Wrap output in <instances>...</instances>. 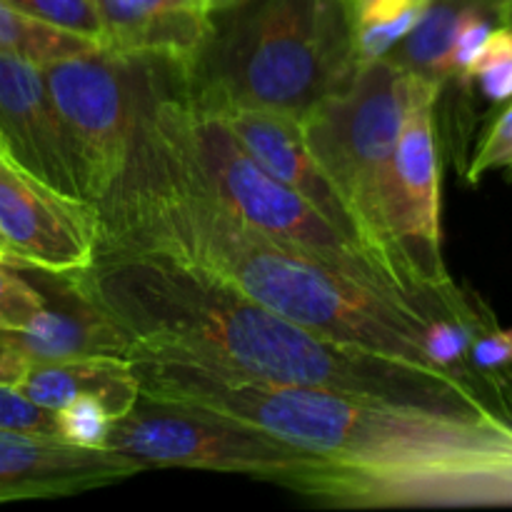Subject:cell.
I'll return each instance as SVG.
<instances>
[{
  "instance_id": "obj_20",
  "label": "cell",
  "mask_w": 512,
  "mask_h": 512,
  "mask_svg": "<svg viewBox=\"0 0 512 512\" xmlns=\"http://www.w3.org/2000/svg\"><path fill=\"white\" fill-rule=\"evenodd\" d=\"M113 423L115 418L108 413V408L98 398H90V395H80V398L70 400L68 405L55 410L58 438L70 445H78V448H108Z\"/></svg>"
},
{
  "instance_id": "obj_4",
  "label": "cell",
  "mask_w": 512,
  "mask_h": 512,
  "mask_svg": "<svg viewBox=\"0 0 512 512\" xmlns=\"http://www.w3.org/2000/svg\"><path fill=\"white\" fill-rule=\"evenodd\" d=\"M340 0H238L213 13L180 85L200 103L250 105L303 118L358 70Z\"/></svg>"
},
{
  "instance_id": "obj_21",
  "label": "cell",
  "mask_w": 512,
  "mask_h": 512,
  "mask_svg": "<svg viewBox=\"0 0 512 512\" xmlns=\"http://www.w3.org/2000/svg\"><path fill=\"white\" fill-rule=\"evenodd\" d=\"M8 3L43 23L103 45V20L95 0H8Z\"/></svg>"
},
{
  "instance_id": "obj_17",
  "label": "cell",
  "mask_w": 512,
  "mask_h": 512,
  "mask_svg": "<svg viewBox=\"0 0 512 512\" xmlns=\"http://www.w3.org/2000/svg\"><path fill=\"white\" fill-rule=\"evenodd\" d=\"M493 0H428L415 28L395 45L390 58L403 65L405 73L443 90L453 78L450 50L460 18L470 8Z\"/></svg>"
},
{
  "instance_id": "obj_25",
  "label": "cell",
  "mask_w": 512,
  "mask_h": 512,
  "mask_svg": "<svg viewBox=\"0 0 512 512\" xmlns=\"http://www.w3.org/2000/svg\"><path fill=\"white\" fill-rule=\"evenodd\" d=\"M45 295L0 263V330H20L45 308Z\"/></svg>"
},
{
  "instance_id": "obj_8",
  "label": "cell",
  "mask_w": 512,
  "mask_h": 512,
  "mask_svg": "<svg viewBox=\"0 0 512 512\" xmlns=\"http://www.w3.org/2000/svg\"><path fill=\"white\" fill-rule=\"evenodd\" d=\"M83 195L100 200L128 163L143 100V60L98 48L40 65Z\"/></svg>"
},
{
  "instance_id": "obj_6",
  "label": "cell",
  "mask_w": 512,
  "mask_h": 512,
  "mask_svg": "<svg viewBox=\"0 0 512 512\" xmlns=\"http://www.w3.org/2000/svg\"><path fill=\"white\" fill-rule=\"evenodd\" d=\"M410 75L393 58L360 63L353 83L315 103L300 118L305 143L343 198L360 245L380 273L423 315L430 308L413 290L398 250L395 148Z\"/></svg>"
},
{
  "instance_id": "obj_5",
  "label": "cell",
  "mask_w": 512,
  "mask_h": 512,
  "mask_svg": "<svg viewBox=\"0 0 512 512\" xmlns=\"http://www.w3.org/2000/svg\"><path fill=\"white\" fill-rule=\"evenodd\" d=\"M138 130L180 175L250 228L308 250L340 273L403 298L358 243L340 235L308 200L273 178L248 153L218 110L190 98L173 65L163 60H143Z\"/></svg>"
},
{
  "instance_id": "obj_10",
  "label": "cell",
  "mask_w": 512,
  "mask_h": 512,
  "mask_svg": "<svg viewBox=\"0 0 512 512\" xmlns=\"http://www.w3.org/2000/svg\"><path fill=\"white\" fill-rule=\"evenodd\" d=\"M0 233L28 270L70 278L95 260L98 205L58 193L0 150Z\"/></svg>"
},
{
  "instance_id": "obj_28",
  "label": "cell",
  "mask_w": 512,
  "mask_h": 512,
  "mask_svg": "<svg viewBox=\"0 0 512 512\" xmlns=\"http://www.w3.org/2000/svg\"><path fill=\"white\" fill-rule=\"evenodd\" d=\"M500 25H508L512 30V0H505L503 8H500Z\"/></svg>"
},
{
  "instance_id": "obj_22",
  "label": "cell",
  "mask_w": 512,
  "mask_h": 512,
  "mask_svg": "<svg viewBox=\"0 0 512 512\" xmlns=\"http://www.w3.org/2000/svg\"><path fill=\"white\" fill-rule=\"evenodd\" d=\"M473 80L490 103H508L512 98V30L495 25L475 63Z\"/></svg>"
},
{
  "instance_id": "obj_27",
  "label": "cell",
  "mask_w": 512,
  "mask_h": 512,
  "mask_svg": "<svg viewBox=\"0 0 512 512\" xmlns=\"http://www.w3.org/2000/svg\"><path fill=\"white\" fill-rule=\"evenodd\" d=\"M0 263L10 265V268H15V270H28L25 260L20 258L18 250L8 243V238H5L3 233H0Z\"/></svg>"
},
{
  "instance_id": "obj_12",
  "label": "cell",
  "mask_w": 512,
  "mask_h": 512,
  "mask_svg": "<svg viewBox=\"0 0 512 512\" xmlns=\"http://www.w3.org/2000/svg\"><path fill=\"white\" fill-rule=\"evenodd\" d=\"M148 473L115 450H90L43 435L0 433V505L55 500L110 488Z\"/></svg>"
},
{
  "instance_id": "obj_23",
  "label": "cell",
  "mask_w": 512,
  "mask_h": 512,
  "mask_svg": "<svg viewBox=\"0 0 512 512\" xmlns=\"http://www.w3.org/2000/svg\"><path fill=\"white\" fill-rule=\"evenodd\" d=\"M463 173L470 183H478L488 173H512V98L488 125Z\"/></svg>"
},
{
  "instance_id": "obj_3",
  "label": "cell",
  "mask_w": 512,
  "mask_h": 512,
  "mask_svg": "<svg viewBox=\"0 0 512 512\" xmlns=\"http://www.w3.org/2000/svg\"><path fill=\"white\" fill-rule=\"evenodd\" d=\"M95 205L98 250L158 255L325 338L435 368L425 355L428 315L308 250L250 228L180 175L138 125L123 173Z\"/></svg>"
},
{
  "instance_id": "obj_19",
  "label": "cell",
  "mask_w": 512,
  "mask_h": 512,
  "mask_svg": "<svg viewBox=\"0 0 512 512\" xmlns=\"http://www.w3.org/2000/svg\"><path fill=\"white\" fill-rule=\"evenodd\" d=\"M98 48L100 45H95L93 40L43 23V20L15 8L8 0H0V53L18 55L35 65H45Z\"/></svg>"
},
{
  "instance_id": "obj_15",
  "label": "cell",
  "mask_w": 512,
  "mask_h": 512,
  "mask_svg": "<svg viewBox=\"0 0 512 512\" xmlns=\"http://www.w3.org/2000/svg\"><path fill=\"white\" fill-rule=\"evenodd\" d=\"M128 335L80 298L68 283L58 300L20 330H0V353L8 355L20 373L38 363H63L95 355H128Z\"/></svg>"
},
{
  "instance_id": "obj_2",
  "label": "cell",
  "mask_w": 512,
  "mask_h": 512,
  "mask_svg": "<svg viewBox=\"0 0 512 512\" xmlns=\"http://www.w3.org/2000/svg\"><path fill=\"white\" fill-rule=\"evenodd\" d=\"M63 280L128 335L130 348L268 385L500 415L493 400L445 370L325 338L158 255L98 250L90 268Z\"/></svg>"
},
{
  "instance_id": "obj_13",
  "label": "cell",
  "mask_w": 512,
  "mask_h": 512,
  "mask_svg": "<svg viewBox=\"0 0 512 512\" xmlns=\"http://www.w3.org/2000/svg\"><path fill=\"white\" fill-rule=\"evenodd\" d=\"M195 100V98H193ZM200 103V100H198ZM208 105V108L218 110L225 118V123L233 128L240 143L248 148V153L268 170L273 178L288 185L293 193L308 200L340 235L360 245L358 233H355L353 218H350L348 208H345L343 198L338 195L335 185L320 168L315 155L310 153L308 143H305L303 125L298 118L285 113H275V110L250 108V105H235V103H220ZM363 248V245H360ZM365 250V248H363Z\"/></svg>"
},
{
  "instance_id": "obj_14",
  "label": "cell",
  "mask_w": 512,
  "mask_h": 512,
  "mask_svg": "<svg viewBox=\"0 0 512 512\" xmlns=\"http://www.w3.org/2000/svg\"><path fill=\"white\" fill-rule=\"evenodd\" d=\"M108 53L163 60L183 70L193 63L213 25L210 0H95Z\"/></svg>"
},
{
  "instance_id": "obj_16",
  "label": "cell",
  "mask_w": 512,
  "mask_h": 512,
  "mask_svg": "<svg viewBox=\"0 0 512 512\" xmlns=\"http://www.w3.org/2000/svg\"><path fill=\"white\" fill-rule=\"evenodd\" d=\"M15 388L48 410H60L70 400L90 395L98 398L115 420L128 415L140 400V380L128 355L30 365Z\"/></svg>"
},
{
  "instance_id": "obj_11",
  "label": "cell",
  "mask_w": 512,
  "mask_h": 512,
  "mask_svg": "<svg viewBox=\"0 0 512 512\" xmlns=\"http://www.w3.org/2000/svg\"><path fill=\"white\" fill-rule=\"evenodd\" d=\"M0 150L58 193L85 198L43 68L10 53H0Z\"/></svg>"
},
{
  "instance_id": "obj_24",
  "label": "cell",
  "mask_w": 512,
  "mask_h": 512,
  "mask_svg": "<svg viewBox=\"0 0 512 512\" xmlns=\"http://www.w3.org/2000/svg\"><path fill=\"white\" fill-rule=\"evenodd\" d=\"M0 433H23L58 438L55 410L25 398L13 385H0Z\"/></svg>"
},
{
  "instance_id": "obj_7",
  "label": "cell",
  "mask_w": 512,
  "mask_h": 512,
  "mask_svg": "<svg viewBox=\"0 0 512 512\" xmlns=\"http://www.w3.org/2000/svg\"><path fill=\"white\" fill-rule=\"evenodd\" d=\"M108 448L145 470L188 468L243 475L280 485L313 505H320L333 473V465L323 455L308 453L288 440L238 420L158 403L143 395L128 415L113 423Z\"/></svg>"
},
{
  "instance_id": "obj_29",
  "label": "cell",
  "mask_w": 512,
  "mask_h": 512,
  "mask_svg": "<svg viewBox=\"0 0 512 512\" xmlns=\"http://www.w3.org/2000/svg\"><path fill=\"white\" fill-rule=\"evenodd\" d=\"M233 3H238V0H210V5H213V13L220 8H228V5H233Z\"/></svg>"
},
{
  "instance_id": "obj_9",
  "label": "cell",
  "mask_w": 512,
  "mask_h": 512,
  "mask_svg": "<svg viewBox=\"0 0 512 512\" xmlns=\"http://www.w3.org/2000/svg\"><path fill=\"white\" fill-rule=\"evenodd\" d=\"M438 90L410 75L395 148L398 250L415 293L440 313H463L470 300L455 288L443 260L440 233V148L435 120Z\"/></svg>"
},
{
  "instance_id": "obj_1",
  "label": "cell",
  "mask_w": 512,
  "mask_h": 512,
  "mask_svg": "<svg viewBox=\"0 0 512 512\" xmlns=\"http://www.w3.org/2000/svg\"><path fill=\"white\" fill-rule=\"evenodd\" d=\"M140 395L220 415L333 465L318 508L512 503V423L500 415L388 403L240 378L180 355L128 348Z\"/></svg>"
},
{
  "instance_id": "obj_18",
  "label": "cell",
  "mask_w": 512,
  "mask_h": 512,
  "mask_svg": "<svg viewBox=\"0 0 512 512\" xmlns=\"http://www.w3.org/2000/svg\"><path fill=\"white\" fill-rule=\"evenodd\" d=\"M358 63L388 58L415 28L428 0H340Z\"/></svg>"
},
{
  "instance_id": "obj_26",
  "label": "cell",
  "mask_w": 512,
  "mask_h": 512,
  "mask_svg": "<svg viewBox=\"0 0 512 512\" xmlns=\"http://www.w3.org/2000/svg\"><path fill=\"white\" fill-rule=\"evenodd\" d=\"M470 368L490 390L500 375L512 373V328L503 330L493 323L478 333L470 345Z\"/></svg>"
}]
</instances>
